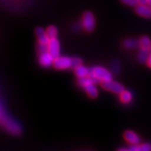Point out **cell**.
I'll list each match as a JSON object with an SVG mask.
<instances>
[{
    "instance_id": "5b68a950",
    "label": "cell",
    "mask_w": 151,
    "mask_h": 151,
    "mask_svg": "<svg viewBox=\"0 0 151 151\" xmlns=\"http://www.w3.org/2000/svg\"><path fill=\"white\" fill-rule=\"evenodd\" d=\"M53 67L57 70H68L73 68L72 58L68 56H58L55 58Z\"/></svg>"
},
{
    "instance_id": "2e32d148",
    "label": "cell",
    "mask_w": 151,
    "mask_h": 151,
    "mask_svg": "<svg viewBox=\"0 0 151 151\" xmlns=\"http://www.w3.org/2000/svg\"><path fill=\"white\" fill-rule=\"evenodd\" d=\"M123 46L127 49H134L139 46V41L135 38H127L123 42Z\"/></svg>"
},
{
    "instance_id": "8992f818",
    "label": "cell",
    "mask_w": 151,
    "mask_h": 151,
    "mask_svg": "<svg viewBox=\"0 0 151 151\" xmlns=\"http://www.w3.org/2000/svg\"><path fill=\"white\" fill-rule=\"evenodd\" d=\"M101 86L104 90L117 94H120L121 92L125 90L124 86L122 84L117 82V81H114L113 80L102 83Z\"/></svg>"
},
{
    "instance_id": "8fae6325",
    "label": "cell",
    "mask_w": 151,
    "mask_h": 151,
    "mask_svg": "<svg viewBox=\"0 0 151 151\" xmlns=\"http://www.w3.org/2000/svg\"><path fill=\"white\" fill-rule=\"evenodd\" d=\"M35 35H36L37 39H38V43L44 45H48L51 38L48 36L46 33V31L42 27H38L35 29Z\"/></svg>"
},
{
    "instance_id": "6da1fadb",
    "label": "cell",
    "mask_w": 151,
    "mask_h": 151,
    "mask_svg": "<svg viewBox=\"0 0 151 151\" xmlns=\"http://www.w3.org/2000/svg\"><path fill=\"white\" fill-rule=\"evenodd\" d=\"M0 124L8 132L13 135H19L22 132L21 127L6 113V111H4L1 105H0Z\"/></svg>"
},
{
    "instance_id": "9c48e42d",
    "label": "cell",
    "mask_w": 151,
    "mask_h": 151,
    "mask_svg": "<svg viewBox=\"0 0 151 151\" xmlns=\"http://www.w3.org/2000/svg\"><path fill=\"white\" fill-rule=\"evenodd\" d=\"M135 12L138 15L141 17L151 19V7L147 4V5L138 4L137 6H135Z\"/></svg>"
},
{
    "instance_id": "7a4b0ae2",
    "label": "cell",
    "mask_w": 151,
    "mask_h": 151,
    "mask_svg": "<svg viewBox=\"0 0 151 151\" xmlns=\"http://www.w3.org/2000/svg\"><path fill=\"white\" fill-rule=\"evenodd\" d=\"M90 77L96 83H104L113 80V74L103 66H94L91 68Z\"/></svg>"
},
{
    "instance_id": "ba28073f",
    "label": "cell",
    "mask_w": 151,
    "mask_h": 151,
    "mask_svg": "<svg viewBox=\"0 0 151 151\" xmlns=\"http://www.w3.org/2000/svg\"><path fill=\"white\" fill-rule=\"evenodd\" d=\"M48 51L52 54L55 58L60 56L61 52V45L60 42L57 38H51L48 44Z\"/></svg>"
},
{
    "instance_id": "52a82bcc",
    "label": "cell",
    "mask_w": 151,
    "mask_h": 151,
    "mask_svg": "<svg viewBox=\"0 0 151 151\" xmlns=\"http://www.w3.org/2000/svg\"><path fill=\"white\" fill-rule=\"evenodd\" d=\"M55 58L48 51L38 54V62L43 68H49L53 65Z\"/></svg>"
},
{
    "instance_id": "d6986e66",
    "label": "cell",
    "mask_w": 151,
    "mask_h": 151,
    "mask_svg": "<svg viewBox=\"0 0 151 151\" xmlns=\"http://www.w3.org/2000/svg\"><path fill=\"white\" fill-rule=\"evenodd\" d=\"M111 68H112V70H113L114 73L117 75L119 73L121 72V64L118 61H114L112 62V65H111Z\"/></svg>"
},
{
    "instance_id": "4316f807",
    "label": "cell",
    "mask_w": 151,
    "mask_h": 151,
    "mask_svg": "<svg viewBox=\"0 0 151 151\" xmlns=\"http://www.w3.org/2000/svg\"><path fill=\"white\" fill-rule=\"evenodd\" d=\"M86 151H91V150H86Z\"/></svg>"
},
{
    "instance_id": "484cf974",
    "label": "cell",
    "mask_w": 151,
    "mask_h": 151,
    "mask_svg": "<svg viewBox=\"0 0 151 151\" xmlns=\"http://www.w3.org/2000/svg\"><path fill=\"white\" fill-rule=\"evenodd\" d=\"M147 1H148L147 5H149V6L151 7V0H147Z\"/></svg>"
},
{
    "instance_id": "44dd1931",
    "label": "cell",
    "mask_w": 151,
    "mask_h": 151,
    "mask_svg": "<svg viewBox=\"0 0 151 151\" xmlns=\"http://www.w3.org/2000/svg\"><path fill=\"white\" fill-rule=\"evenodd\" d=\"M121 2L130 6H137L139 4L137 0H121Z\"/></svg>"
},
{
    "instance_id": "7402d4cb",
    "label": "cell",
    "mask_w": 151,
    "mask_h": 151,
    "mask_svg": "<svg viewBox=\"0 0 151 151\" xmlns=\"http://www.w3.org/2000/svg\"><path fill=\"white\" fill-rule=\"evenodd\" d=\"M72 64H73V68L78 65H82V60L81 59L78 57H74L72 58Z\"/></svg>"
},
{
    "instance_id": "5bb4252c",
    "label": "cell",
    "mask_w": 151,
    "mask_h": 151,
    "mask_svg": "<svg viewBox=\"0 0 151 151\" xmlns=\"http://www.w3.org/2000/svg\"><path fill=\"white\" fill-rule=\"evenodd\" d=\"M139 47L140 50L149 52L151 49V40L147 36H142L139 40Z\"/></svg>"
},
{
    "instance_id": "7c38bea8",
    "label": "cell",
    "mask_w": 151,
    "mask_h": 151,
    "mask_svg": "<svg viewBox=\"0 0 151 151\" xmlns=\"http://www.w3.org/2000/svg\"><path fill=\"white\" fill-rule=\"evenodd\" d=\"M91 69L84 65H81L74 68V73L76 75L78 78H85V77L90 76Z\"/></svg>"
},
{
    "instance_id": "d4e9b609",
    "label": "cell",
    "mask_w": 151,
    "mask_h": 151,
    "mask_svg": "<svg viewBox=\"0 0 151 151\" xmlns=\"http://www.w3.org/2000/svg\"><path fill=\"white\" fill-rule=\"evenodd\" d=\"M117 151H130V150L125 149V148H120V149L117 150Z\"/></svg>"
},
{
    "instance_id": "3957f363",
    "label": "cell",
    "mask_w": 151,
    "mask_h": 151,
    "mask_svg": "<svg viewBox=\"0 0 151 151\" xmlns=\"http://www.w3.org/2000/svg\"><path fill=\"white\" fill-rule=\"evenodd\" d=\"M77 84L81 88H82L91 98H96L99 94L98 89L96 86V82L90 76L78 78Z\"/></svg>"
},
{
    "instance_id": "277c9868",
    "label": "cell",
    "mask_w": 151,
    "mask_h": 151,
    "mask_svg": "<svg viewBox=\"0 0 151 151\" xmlns=\"http://www.w3.org/2000/svg\"><path fill=\"white\" fill-rule=\"evenodd\" d=\"M96 21L94 14L91 12H85L81 19V26L88 32H91L95 29Z\"/></svg>"
},
{
    "instance_id": "cb8c5ba5",
    "label": "cell",
    "mask_w": 151,
    "mask_h": 151,
    "mask_svg": "<svg viewBox=\"0 0 151 151\" xmlns=\"http://www.w3.org/2000/svg\"><path fill=\"white\" fill-rule=\"evenodd\" d=\"M138 3L142 4V5H147L148 3L147 0H137Z\"/></svg>"
},
{
    "instance_id": "ffe728a7",
    "label": "cell",
    "mask_w": 151,
    "mask_h": 151,
    "mask_svg": "<svg viewBox=\"0 0 151 151\" xmlns=\"http://www.w3.org/2000/svg\"><path fill=\"white\" fill-rule=\"evenodd\" d=\"M37 51H38V54L47 52V51H48V45H44L41 44V43H38V45H37Z\"/></svg>"
},
{
    "instance_id": "4fadbf2b",
    "label": "cell",
    "mask_w": 151,
    "mask_h": 151,
    "mask_svg": "<svg viewBox=\"0 0 151 151\" xmlns=\"http://www.w3.org/2000/svg\"><path fill=\"white\" fill-rule=\"evenodd\" d=\"M119 98H120V101H121V103L127 104H130L132 101L133 94L130 91L124 90L119 94Z\"/></svg>"
},
{
    "instance_id": "9a60e30c",
    "label": "cell",
    "mask_w": 151,
    "mask_h": 151,
    "mask_svg": "<svg viewBox=\"0 0 151 151\" xmlns=\"http://www.w3.org/2000/svg\"><path fill=\"white\" fill-rule=\"evenodd\" d=\"M129 150L130 151H151V143L147 142L141 144L132 145Z\"/></svg>"
},
{
    "instance_id": "30bf717a",
    "label": "cell",
    "mask_w": 151,
    "mask_h": 151,
    "mask_svg": "<svg viewBox=\"0 0 151 151\" xmlns=\"http://www.w3.org/2000/svg\"><path fill=\"white\" fill-rule=\"evenodd\" d=\"M124 138L127 142L129 144L135 145V144H139L141 141L140 137L138 136L136 133H134L132 130H127L124 134Z\"/></svg>"
},
{
    "instance_id": "e0dca14e",
    "label": "cell",
    "mask_w": 151,
    "mask_h": 151,
    "mask_svg": "<svg viewBox=\"0 0 151 151\" xmlns=\"http://www.w3.org/2000/svg\"><path fill=\"white\" fill-rule=\"evenodd\" d=\"M46 33L48 35V36L50 38H57L58 36V29L55 25H51L48 27V29H46Z\"/></svg>"
},
{
    "instance_id": "603a6c76",
    "label": "cell",
    "mask_w": 151,
    "mask_h": 151,
    "mask_svg": "<svg viewBox=\"0 0 151 151\" xmlns=\"http://www.w3.org/2000/svg\"><path fill=\"white\" fill-rule=\"evenodd\" d=\"M147 65L148 67L151 68V49L149 51V57H148L147 61Z\"/></svg>"
},
{
    "instance_id": "ac0fdd59",
    "label": "cell",
    "mask_w": 151,
    "mask_h": 151,
    "mask_svg": "<svg viewBox=\"0 0 151 151\" xmlns=\"http://www.w3.org/2000/svg\"><path fill=\"white\" fill-rule=\"evenodd\" d=\"M148 57H149V52L147 51H144L140 50L138 53V60L141 63H145L147 61Z\"/></svg>"
}]
</instances>
